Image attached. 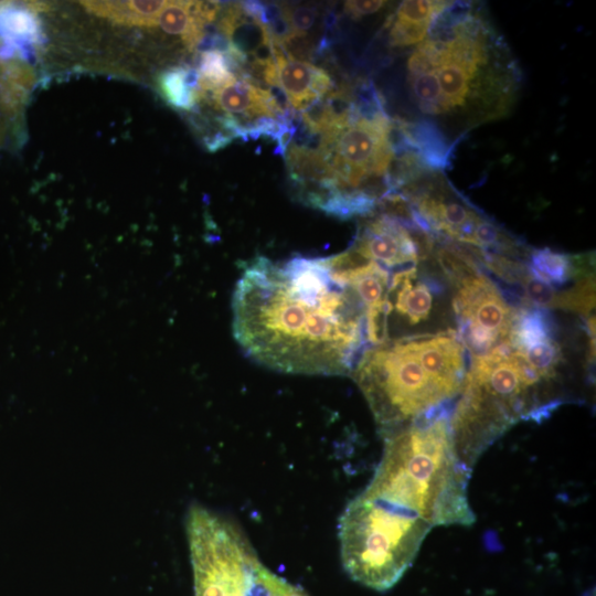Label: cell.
<instances>
[{
  "label": "cell",
  "mask_w": 596,
  "mask_h": 596,
  "mask_svg": "<svg viewBox=\"0 0 596 596\" xmlns=\"http://www.w3.org/2000/svg\"><path fill=\"white\" fill-rule=\"evenodd\" d=\"M232 309L245 354L279 372L350 375L368 348L365 307L327 257L254 258L236 283Z\"/></svg>",
  "instance_id": "6da1fadb"
},
{
  "label": "cell",
  "mask_w": 596,
  "mask_h": 596,
  "mask_svg": "<svg viewBox=\"0 0 596 596\" xmlns=\"http://www.w3.org/2000/svg\"><path fill=\"white\" fill-rule=\"evenodd\" d=\"M407 97L417 119L456 146L481 125L507 117L522 71L482 6L450 1L405 63Z\"/></svg>",
  "instance_id": "7a4b0ae2"
},
{
  "label": "cell",
  "mask_w": 596,
  "mask_h": 596,
  "mask_svg": "<svg viewBox=\"0 0 596 596\" xmlns=\"http://www.w3.org/2000/svg\"><path fill=\"white\" fill-rule=\"evenodd\" d=\"M449 417L441 406L383 436L382 458L362 492L407 510L432 528L472 524L471 469L456 450Z\"/></svg>",
  "instance_id": "3957f363"
},
{
  "label": "cell",
  "mask_w": 596,
  "mask_h": 596,
  "mask_svg": "<svg viewBox=\"0 0 596 596\" xmlns=\"http://www.w3.org/2000/svg\"><path fill=\"white\" fill-rule=\"evenodd\" d=\"M466 373L465 347L448 330L371 345L351 375L385 436L454 400Z\"/></svg>",
  "instance_id": "277c9868"
},
{
  "label": "cell",
  "mask_w": 596,
  "mask_h": 596,
  "mask_svg": "<svg viewBox=\"0 0 596 596\" xmlns=\"http://www.w3.org/2000/svg\"><path fill=\"white\" fill-rule=\"evenodd\" d=\"M541 383L508 342L471 356L449 417L456 450L469 468L515 423L545 415L539 405Z\"/></svg>",
  "instance_id": "5b68a950"
},
{
  "label": "cell",
  "mask_w": 596,
  "mask_h": 596,
  "mask_svg": "<svg viewBox=\"0 0 596 596\" xmlns=\"http://www.w3.org/2000/svg\"><path fill=\"white\" fill-rule=\"evenodd\" d=\"M432 529L407 510L361 492L339 520L343 568L353 581L387 590L413 564Z\"/></svg>",
  "instance_id": "8992f818"
},
{
  "label": "cell",
  "mask_w": 596,
  "mask_h": 596,
  "mask_svg": "<svg viewBox=\"0 0 596 596\" xmlns=\"http://www.w3.org/2000/svg\"><path fill=\"white\" fill-rule=\"evenodd\" d=\"M194 596H309L267 568L243 532L193 505L187 518Z\"/></svg>",
  "instance_id": "52a82bcc"
},
{
  "label": "cell",
  "mask_w": 596,
  "mask_h": 596,
  "mask_svg": "<svg viewBox=\"0 0 596 596\" xmlns=\"http://www.w3.org/2000/svg\"><path fill=\"white\" fill-rule=\"evenodd\" d=\"M453 309L458 321L457 336L471 356L481 355L505 343L515 311L494 283L480 270L453 284Z\"/></svg>",
  "instance_id": "ba28073f"
},
{
  "label": "cell",
  "mask_w": 596,
  "mask_h": 596,
  "mask_svg": "<svg viewBox=\"0 0 596 596\" xmlns=\"http://www.w3.org/2000/svg\"><path fill=\"white\" fill-rule=\"evenodd\" d=\"M398 193L408 201L421 226L457 243L476 246L477 233L489 220L453 187L443 171L427 169Z\"/></svg>",
  "instance_id": "9c48e42d"
},
{
  "label": "cell",
  "mask_w": 596,
  "mask_h": 596,
  "mask_svg": "<svg viewBox=\"0 0 596 596\" xmlns=\"http://www.w3.org/2000/svg\"><path fill=\"white\" fill-rule=\"evenodd\" d=\"M368 217L351 247L387 270L418 264L433 254L435 235L421 225L381 212Z\"/></svg>",
  "instance_id": "30bf717a"
},
{
  "label": "cell",
  "mask_w": 596,
  "mask_h": 596,
  "mask_svg": "<svg viewBox=\"0 0 596 596\" xmlns=\"http://www.w3.org/2000/svg\"><path fill=\"white\" fill-rule=\"evenodd\" d=\"M278 88L295 110L302 111L333 91L331 76L321 67L296 60L274 42Z\"/></svg>",
  "instance_id": "8fae6325"
},
{
  "label": "cell",
  "mask_w": 596,
  "mask_h": 596,
  "mask_svg": "<svg viewBox=\"0 0 596 596\" xmlns=\"http://www.w3.org/2000/svg\"><path fill=\"white\" fill-rule=\"evenodd\" d=\"M214 106L232 117L290 119L291 110L272 91L247 79H235L212 93Z\"/></svg>",
  "instance_id": "7c38bea8"
},
{
  "label": "cell",
  "mask_w": 596,
  "mask_h": 596,
  "mask_svg": "<svg viewBox=\"0 0 596 596\" xmlns=\"http://www.w3.org/2000/svg\"><path fill=\"white\" fill-rule=\"evenodd\" d=\"M417 273L416 266L393 273L385 299L391 313L395 311L409 324L427 320L433 308V285L419 280Z\"/></svg>",
  "instance_id": "4fadbf2b"
},
{
  "label": "cell",
  "mask_w": 596,
  "mask_h": 596,
  "mask_svg": "<svg viewBox=\"0 0 596 596\" xmlns=\"http://www.w3.org/2000/svg\"><path fill=\"white\" fill-rule=\"evenodd\" d=\"M528 257V269L531 275L553 288L568 280L595 274L592 253L568 255L550 248H532Z\"/></svg>",
  "instance_id": "5bb4252c"
},
{
  "label": "cell",
  "mask_w": 596,
  "mask_h": 596,
  "mask_svg": "<svg viewBox=\"0 0 596 596\" xmlns=\"http://www.w3.org/2000/svg\"><path fill=\"white\" fill-rule=\"evenodd\" d=\"M168 1H84L88 11L118 23L153 26Z\"/></svg>",
  "instance_id": "9a60e30c"
},
{
  "label": "cell",
  "mask_w": 596,
  "mask_h": 596,
  "mask_svg": "<svg viewBox=\"0 0 596 596\" xmlns=\"http://www.w3.org/2000/svg\"><path fill=\"white\" fill-rule=\"evenodd\" d=\"M159 86L166 102L177 109L191 110L201 98L198 72L194 70H167L159 77Z\"/></svg>",
  "instance_id": "2e32d148"
},
{
  "label": "cell",
  "mask_w": 596,
  "mask_h": 596,
  "mask_svg": "<svg viewBox=\"0 0 596 596\" xmlns=\"http://www.w3.org/2000/svg\"><path fill=\"white\" fill-rule=\"evenodd\" d=\"M0 33L3 40L20 47L22 40H36L39 24L33 12L14 6H0Z\"/></svg>",
  "instance_id": "e0dca14e"
},
{
  "label": "cell",
  "mask_w": 596,
  "mask_h": 596,
  "mask_svg": "<svg viewBox=\"0 0 596 596\" xmlns=\"http://www.w3.org/2000/svg\"><path fill=\"white\" fill-rule=\"evenodd\" d=\"M434 20L411 18L396 10L386 23L390 46L405 49L421 43L427 35Z\"/></svg>",
  "instance_id": "ac0fdd59"
},
{
  "label": "cell",
  "mask_w": 596,
  "mask_h": 596,
  "mask_svg": "<svg viewBox=\"0 0 596 596\" xmlns=\"http://www.w3.org/2000/svg\"><path fill=\"white\" fill-rule=\"evenodd\" d=\"M236 78L230 67L225 53L212 49L201 54L198 71V87L202 93L214 92Z\"/></svg>",
  "instance_id": "d6986e66"
},
{
  "label": "cell",
  "mask_w": 596,
  "mask_h": 596,
  "mask_svg": "<svg viewBox=\"0 0 596 596\" xmlns=\"http://www.w3.org/2000/svg\"><path fill=\"white\" fill-rule=\"evenodd\" d=\"M553 308L592 317L595 308V274L578 278L573 287L557 291Z\"/></svg>",
  "instance_id": "ffe728a7"
},
{
  "label": "cell",
  "mask_w": 596,
  "mask_h": 596,
  "mask_svg": "<svg viewBox=\"0 0 596 596\" xmlns=\"http://www.w3.org/2000/svg\"><path fill=\"white\" fill-rule=\"evenodd\" d=\"M283 8L296 39L305 36L315 23L317 9L309 6L285 4Z\"/></svg>",
  "instance_id": "44dd1931"
},
{
  "label": "cell",
  "mask_w": 596,
  "mask_h": 596,
  "mask_svg": "<svg viewBox=\"0 0 596 596\" xmlns=\"http://www.w3.org/2000/svg\"><path fill=\"white\" fill-rule=\"evenodd\" d=\"M385 3L386 1L381 0L345 1L343 4V11L352 19H360L364 15L380 11Z\"/></svg>",
  "instance_id": "7402d4cb"
},
{
  "label": "cell",
  "mask_w": 596,
  "mask_h": 596,
  "mask_svg": "<svg viewBox=\"0 0 596 596\" xmlns=\"http://www.w3.org/2000/svg\"><path fill=\"white\" fill-rule=\"evenodd\" d=\"M592 596H594V593L592 594Z\"/></svg>",
  "instance_id": "603a6c76"
}]
</instances>
